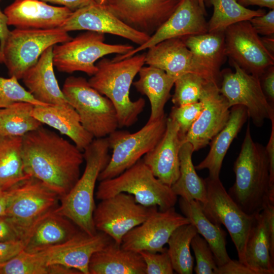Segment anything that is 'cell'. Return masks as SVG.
I'll list each match as a JSON object with an SVG mask.
<instances>
[{"label": "cell", "instance_id": "8", "mask_svg": "<svg viewBox=\"0 0 274 274\" xmlns=\"http://www.w3.org/2000/svg\"><path fill=\"white\" fill-rule=\"evenodd\" d=\"M105 34L87 31L53 47V62L57 70L71 74L82 72L89 76L97 71L95 61L110 54H125L134 48L127 44L105 43Z\"/></svg>", "mask_w": 274, "mask_h": 274}, {"label": "cell", "instance_id": "21", "mask_svg": "<svg viewBox=\"0 0 274 274\" xmlns=\"http://www.w3.org/2000/svg\"><path fill=\"white\" fill-rule=\"evenodd\" d=\"M59 28L67 32L84 30L110 33L126 39L139 46L146 43L150 37L129 27L104 5L96 3L73 12Z\"/></svg>", "mask_w": 274, "mask_h": 274}, {"label": "cell", "instance_id": "6", "mask_svg": "<svg viewBox=\"0 0 274 274\" xmlns=\"http://www.w3.org/2000/svg\"><path fill=\"white\" fill-rule=\"evenodd\" d=\"M62 91L79 115L83 127L94 138L107 137L119 128L113 103L93 88L85 78L67 77Z\"/></svg>", "mask_w": 274, "mask_h": 274}, {"label": "cell", "instance_id": "29", "mask_svg": "<svg viewBox=\"0 0 274 274\" xmlns=\"http://www.w3.org/2000/svg\"><path fill=\"white\" fill-rule=\"evenodd\" d=\"M245 264L258 274L274 273V245L263 211L255 215L246 244Z\"/></svg>", "mask_w": 274, "mask_h": 274}, {"label": "cell", "instance_id": "15", "mask_svg": "<svg viewBox=\"0 0 274 274\" xmlns=\"http://www.w3.org/2000/svg\"><path fill=\"white\" fill-rule=\"evenodd\" d=\"M190 223L174 207L164 211L155 210L141 224L129 231L123 237L121 247L137 252L147 251L162 252L173 232L179 226Z\"/></svg>", "mask_w": 274, "mask_h": 274}, {"label": "cell", "instance_id": "32", "mask_svg": "<svg viewBox=\"0 0 274 274\" xmlns=\"http://www.w3.org/2000/svg\"><path fill=\"white\" fill-rule=\"evenodd\" d=\"M181 38L198 62L221 78L220 68L226 57L224 32H207Z\"/></svg>", "mask_w": 274, "mask_h": 274}, {"label": "cell", "instance_id": "35", "mask_svg": "<svg viewBox=\"0 0 274 274\" xmlns=\"http://www.w3.org/2000/svg\"><path fill=\"white\" fill-rule=\"evenodd\" d=\"M204 4L213 7L212 16L208 22V32H224L229 26L237 22L250 20L264 14L265 11L253 10L241 5L236 0H204Z\"/></svg>", "mask_w": 274, "mask_h": 274}, {"label": "cell", "instance_id": "22", "mask_svg": "<svg viewBox=\"0 0 274 274\" xmlns=\"http://www.w3.org/2000/svg\"><path fill=\"white\" fill-rule=\"evenodd\" d=\"M4 12L8 25L20 29H48L60 27L73 11L40 0H15Z\"/></svg>", "mask_w": 274, "mask_h": 274}, {"label": "cell", "instance_id": "38", "mask_svg": "<svg viewBox=\"0 0 274 274\" xmlns=\"http://www.w3.org/2000/svg\"><path fill=\"white\" fill-rule=\"evenodd\" d=\"M202 77L192 73L185 74L175 81L172 101L175 106L199 101L207 82Z\"/></svg>", "mask_w": 274, "mask_h": 274}, {"label": "cell", "instance_id": "10", "mask_svg": "<svg viewBox=\"0 0 274 274\" xmlns=\"http://www.w3.org/2000/svg\"><path fill=\"white\" fill-rule=\"evenodd\" d=\"M206 201L201 204L206 216L214 223L223 225L236 248L238 260L245 264L246 242L254 216L244 212L225 189L219 179H204Z\"/></svg>", "mask_w": 274, "mask_h": 274}, {"label": "cell", "instance_id": "57", "mask_svg": "<svg viewBox=\"0 0 274 274\" xmlns=\"http://www.w3.org/2000/svg\"><path fill=\"white\" fill-rule=\"evenodd\" d=\"M236 1H237V2H239V1H240L241 0H236Z\"/></svg>", "mask_w": 274, "mask_h": 274}, {"label": "cell", "instance_id": "50", "mask_svg": "<svg viewBox=\"0 0 274 274\" xmlns=\"http://www.w3.org/2000/svg\"><path fill=\"white\" fill-rule=\"evenodd\" d=\"M44 2H49L58 4L66 7L73 12L96 3L94 0H40Z\"/></svg>", "mask_w": 274, "mask_h": 274}, {"label": "cell", "instance_id": "44", "mask_svg": "<svg viewBox=\"0 0 274 274\" xmlns=\"http://www.w3.org/2000/svg\"><path fill=\"white\" fill-rule=\"evenodd\" d=\"M252 27L258 35L264 36L274 33V9L267 13L255 16L250 20Z\"/></svg>", "mask_w": 274, "mask_h": 274}, {"label": "cell", "instance_id": "37", "mask_svg": "<svg viewBox=\"0 0 274 274\" xmlns=\"http://www.w3.org/2000/svg\"><path fill=\"white\" fill-rule=\"evenodd\" d=\"M35 106L18 102L0 109V134L23 136L42 126L43 124L31 115Z\"/></svg>", "mask_w": 274, "mask_h": 274}, {"label": "cell", "instance_id": "23", "mask_svg": "<svg viewBox=\"0 0 274 274\" xmlns=\"http://www.w3.org/2000/svg\"><path fill=\"white\" fill-rule=\"evenodd\" d=\"M182 144L178 124L167 117L162 138L142 159L157 179L170 187L180 175L179 151Z\"/></svg>", "mask_w": 274, "mask_h": 274}, {"label": "cell", "instance_id": "1", "mask_svg": "<svg viewBox=\"0 0 274 274\" xmlns=\"http://www.w3.org/2000/svg\"><path fill=\"white\" fill-rule=\"evenodd\" d=\"M22 155L27 175L45 184L60 196L66 195L80 177L82 151L43 126L22 136Z\"/></svg>", "mask_w": 274, "mask_h": 274}, {"label": "cell", "instance_id": "13", "mask_svg": "<svg viewBox=\"0 0 274 274\" xmlns=\"http://www.w3.org/2000/svg\"><path fill=\"white\" fill-rule=\"evenodd\" d=\"M233 73L226 70L221 73L220 93L226 99L230 108L243 105L248 116L257 127L262 126L266 119L274 118V107L268 102L262 89L259 77L248 73L235 62Z\"/></svg>", "mask_w": 274, "mask_h": 274}, {"label": "cell", "instance_id": "5", "mask_svg": "<svg viewBox=\"0 0 274 274\" xmlns=\"http://www.w3.org/2000/svg\"><path fill=\"white\" fill-rule=\"evenodd\" d=\"M99 182L95 196L100 200L126 192L132 195L138 203L157 206L160 211L174 207L177 201L171 187L157 179L142 159L119 175Z\"/></svg>", "mask_w": 274, "mask_h": 274}, {"label": "cell", "instance_id": "51", "mask_svg": "<svg viewBox=\"0 0 274 274\" xmlns=\"http://www.w3.org/2000/svg\"><path fill=\"white\" fill-rule=\"evenodd\" d=\"M6 15L0 9V63H3V52L11 30L8 28Z\"/></svg>", "mask_w": 274, "mask_h": 274}, {"label": "cell", "instance_id": "56", "mask_svg": "<svg viewBox=\"0 0 274 274\" xmlns=\"http://www.w3.org/2000/svg\"><path fill=\"white\" fill-rule=\"evenodd\" d=\"M95 2L100 5H104L106 2V0H94Z\"/></svg>", "mask_w": 274, "mask_h": 274}, {"label": "cell", "instance_id": "33", "mask_svg": "<svg viewBox=\"0 0 274 274\" xmlns=\"http://www.w3.org/2000/svg\"><path fill=\"white\" fill-rule=\"evenodd\" d=\"M22 136L0 134V189L7 191L29 177L22 155Z\"/></svg>", "mask_w": 274, "mask_h": 274}, {"label": "cell", "instance_id": "46", "mask_svg": "<svg viewBox=\"0 0 274 274\" xmlns=\"http://www.w3.org/2000/svg\"><path fill=\"white\" fill-rule=\"evenodd\" d=\"M23 239L0 242V264L12 259L24 250Z\"/></svg>", "mask_w": 274, "mask_h": 274}, {"label": "cell", "instance_id": "17", "mask_svg": "<svg viewBox=\"0 0 274 274\" xmlns=\"http://www.w3.org/2000/svg\"><path fill=\"white\" fill-rule=\"evenodd\" d=\"M113 239L104 232L90 235L80 230L68 241L33 253L43 264H61L89 274L88 266L92 255L111 244Z\"/></svg>", "mask_w": 274, "mask_h": 274}, {"label": "cell", "instance_id": "36", "mask_svg": "<svg viewBox=\"0 0 274 274\" xmlns=\"http://www.w3.org/2000/svg\"><path fill=\"white\" fill-rule=\"evenodd\" d=\"M195 227L191 223L177 227L171 234L167 249L172 267L179 274H192L194 262L191 254V242L197 234Z\"/></svg>", "mask_w": 274, "mask_h": 274}, {"label": "cell", "instance_id": "4", "mask_svg": "<svg viewBox=\"0 0 274 274\" xmlns=\"http://www.w3.org/2000/svg\"><path fill=\"white\" fill-rule=\"evenodd\" d=\"M109 149L106 137L94 139L83 150L84 171L70 191L60 198L57 208L80 230L90 235L97 232L93 221L94 190L99 174L109 162Z\"/></svg>", "mask_w": 274, "mask_h": 274}, {"label": "cell", "instance_id": "28", "mask_svg": "<svg viewBox=\"0 0 274 274\" xmlns=\"http://www.w3.org/2000/svg\"><path fill=\"white\" fill-rule=\"evenodd\" d=\"M230 108L227 123L209 144L210 149L208 154L195 166L196 170L208 169L209 176L213 179H219L225 156L248 117L245 106L235 105Z\"/></svg>", "mask_w": 274, "mask_h": 274}, {"label": "cell", "instance_id": "19", "mask_svg": "<svg viewBox=\"0 0 274 274\" xmlns=\"http://www.w3.org/2000/svg\"><path fill=\"white\" fill-rule=\"evenodd\" d=\"M148 49L145 64L160 68L176 79L192 73L219 85L221 78L198 61L181 38L164 40Z\"/></svg>", "mask_w": 274, "mask_h": 274}, {"label": "cell", "instance_id": "26", "mask_svg": "<svg viewBox=\"0 0 274 274\" xmlns=\"http://www.w3.org/2000/svg\"><path fill=\"white\" fill-rule=\"evenodd\" d=\"M32 116L41 122L68 137L82 151L94 139L82 126L75 109L68 103L64 105L35 106Z\"/></svg>", "mask_w": 274, "mask_h": 274}, {"label": "cell", "instance_id": "39", "mask_svg": "<svg viewBox=\"0 0 274 274\" xmlns=\"http://www.w3.org/2000/svg\"><path fill=\"white\" fill-rule=\"evenodd\" d=\"M0 274H49V265L42 263L35 253L23 250L0 264Z\"/></svg>", "mask_w": 274, "mask_h": 274}, {"label": "cell", "instance_id": "31", "mask_svg": "<svg viewBox=\"0 0 274 274\" xmlns=\"http://www.w3.org/2000/svg\"><path fill=\"white\" fill-rule=\"evenodd\" d=\"M180 209L185 217L196 228L197 233L207 241L218 266L230 259L226 245V233L221 225L213 223L203 213L201 204L195 200H179Z\"/></svg>", "mask_w": 274, "mask_h": 274}, {"label": "cell", "instance_id": "47", "mask_svg": "<svg viewBox=\"0 0 274 274\" xmlns=\"http://www.w3.org/2000/svg\"><path fill=\"white\" fill-rule=\"evenodd\" d=\"M263 92L269 104L274 107V67H269L259 77Z\"/></svg>", "mask_w": 274, "mask_h": 274}, {"label": "cell", "instance_id": "2", "mask_svg": "<svg viewBox=\"0 0 274 274\" xmlns=\"http://www.w3.org/2000/svg\"><path fill=\"white\" fill-rule=\"evenodd\" d=\"M233 171L235 182L228 193L244 212L254 216L274 202L265 147L253 141L249 123Z\"/></svg>", "mask_w": 274, "mask_h": 274}, {"label": "cell", "instance_id": "27", "mask_svg": "<svg viewBox=\"0 0 274 274\" xmlns=\"http://www.w3.org/2000/svg\"><path fill=\"white\" fill-rule=\"evenodd\" d=\"M88 270L89 274H146V264L139 252L113 241L92 255Z\"/></svg>", "mask_w": 274, "mask_h": 274}, {"label": "cell", "instance_id": "25", "mask_svg": "<svg viewBox=\"0 0 274 274\" xmlns=\"http://www.w3.org/2000/svg\"><path fill=\"white\" fill-rule=\"evenodd\" d=\"M53 47L44 51L37 62L26 71L21 79L38 101L45 105L68 104L54 74Z\"/></svg>", "mask_w": 274, "mask_h": 274}, {"label": "cell", "instance_id": "12", "mask_svg": "<svg viewBox=\"0 0 274 274\" xmlns=\"http://www.w3.org/2000/svg\"><path fill=\"white\" fill-rule=\"evenodd\" d=\"M157 209L141 204L132 195L121 192L100 200L93 211V224L97 231L105 233L121 245L123 236Z\"/></svg>", "mask_w": 274, "mask_h": 274}, {"label": "cell", "instance_id": "42", "mask_svg": "<svg viewBox=\"0 0 274 274\" xmlns=\"http://www.w3.org/2000/svg\"><path fill=\"white\" fill-rule=\"evenodd\" d=\"M203 109L200 101L179 106H173L168 116L178 124L179 134L183 141L193 124L200 115Z\"/></svg>", "mask_w": 274, "mask_h": 274}, {"label": "cell", "instance_id": "55", "mask_svg": "<svg viewBox=\"0 0 274 274\" xmlns=\"http://www.w3.org/2000/svg\"><path fill=\"white\" fill-rule=\"evenodd\" d=\"M199 2V4L201 8L206 12V8H205V4L204 2V0H198Z\"/></svg>", "mask_w": 274, "mask_h": 274}, {"label": "cell", "instance_id": "16", "mask_svg": "<svg viewBox=\"0 0 274 274\" xmlns=\"http://www.w3.org/2000/svg\"><path fill=\"white\" fill-rule=\"evenodd\" d=\"M181 0H106L104 6L129 27L152 36L170 16Z\"/></svg>", "mask_w": 274, "mask_h": 274}, {"label": "cell", "instance_id": "14", "mask_svg": "<svg viewBox=\"0 0 274 274\" xmlns=\"http://www.w3.org/2000/svg\"><path fill=\"white\" fill-rule=\"evenodd\" d=\"M226 56L249 74L260 77L274 64V55L264 47L249 20L234 23L224 31Z\"/></svg>", "mask_w": 274, "mask_h": 274}, {"label": "cell", "instance_id": "20", "mask_svg": "<svg viewBox=\"0 0 274 274\" xmlns=\"http://www.w3.org/2000/svg\"><path fill=\"white\" fill-rule=\"evenodd\" d=\"M206 15L198 0H181L174 13L146 43L114 58L120 60L130 57L167 39L206 33L208 32Z\"/></svg>", "mask_w": 274, "mask_h": 274}, {"label": "cell", "instance_id": "18", "mask_svg": "<svg viewBox=\"0 0 274 274\" xmlns=\"http://www.w3.org/2000/svg\"><path fill=\"white\" fill-rule=\"evenodd\" d=\"M199 101L202 104V110L182 141V144H191L193 152L209 145L226 125L230 113L228 102L216 83H206Z\"/></svg>", "mask_w": 274, "mask_h": 274}, {"label": "cell", "instance_id": "24", "mask_svg": "<svg viewBox=\"0 0 274 274\" xmlns=\"http://www.w3.org/2000/svg\"><path fill=\"white\" fill-rule=\"evenodd\" d=\"M57 208L44 215L29 229L23 239L25 251L36 253L60 244L80 230Z\"/></svg>", "mask_w": 274, "mask_h": 274}, {"label": "cell", "instance_id": "40", "mask_svg": "<svg viewBox=\"0 0 274 274\" xmlns=\"http://www.w3.org/2000/svg\"><path fill=\"white\" fill-rule=\"evenodd\" d=\"M18 80L14 76L9 78L0 76V109L18 102L46 106L35 99L29 92L20 84Z\"/></svg>", "mask_w": 274, "mask_h": 274}, {"label": "cell", "instance_id": "43", "mask_svg": "<svg viewBox=\"0 0 274 274\" xmlns=\"http://www.w3.org/2000/svg\"><path fill=\"white\" fill-rule=\"evenodd\" d=\"M139 253L146 264V274L174 273L167 249L162 252L142 251Z\"/></svg>", "mask_w": 274, "mask_h": 274}, {"label": "cell", "instance_id": "9", "mask_svg": "<svg viewBox=\"0 0 274 274\" xmlns=\"http://www.w3.org/2000/svg\"><path fill=\"white\" fill-rule=\"evenodd\" d=\"M68 32L60 28L48 29H20L11 30L3 52V63L10 77L21 79L24 74L38 61L47 48L71 40Z\"/></svg>", "mask_w": 274, "mask_h": 274}, {"label": "cell", "instance_id": "3", "mask_svg": "<svg viewBox=\"0 0 274 274\" xmlns=\"http://www.w3.org/2000/svg\"><path fill=\"white\" fill-rule=\"evenodd\" d=\"M145 55L143 53L120 60L104 58L96 64L97 70L88 80L93 88L113 103L119 128L135 123L145 107L143 98L133 101L129 96L133 80L145 64Z\"/></svg>", "mask_w": 274, "mask_h": 274}, {"label": "cell", "instance_id": "52", "mask_svg": "<svg viewBox=\"0 0 274 274\" xmlns=\"http://www.w3.org/2000/svg\"><path fill=\"white\" fill-rule=\"evenodd\" d=\"M238 2L245 7L251 5L274 9V0H241Z\"/></svg>", "mask_w": 274, "mask_h": 274}, {"label": "cell", "instance_id": "49", "mask_svg": "<svg viewBox=\"0 0 274 274\" xmlns=\"http://www.w3.org/2000/svg\"><path fill=\"white\" fill-rule=\"evenodd\" d=\"M270 120L271 133L268 142L265 147L269 163L270 184L271 187L274 189V118Z\"/></svg>", "mask_w": 274, "mask_h": 274}, {"label": "cell", "instance_id": "48", "mask_svg": "<svg viewBox=\"0 0 274 274\" xmlns=\"http://www.w3.org/2000/svg\"><path fill=\"white\" fill-rule=\"evenodd\" d=\"M216 274H258L256 271L238 260L230 259L218 266Z\"/></svg>", "mask_w": 274, "mask_h": 274}, {"label": "cell", "instance_id": "41", "mask_svg": "<svg viewBox=\"0 0 274 274\" xmlns=\"http://www.w3.org/2000/svg\"><path fill=\"white\" fill-rule=\"evenodd\" d=\"M191 247L194 252L196 274H216L218 266L213 253L207 241L197 233L192 239Z\"/></svg>", "mask_w": 274, "mask_h": 274}, {"label": "cell", "instance_id": "30", "mask_svg": "<svg viewBox=\"0 0 274 274\" xmlns=\"http://www.w3.org/2000/svg\"><path fill=\"white\" fill-rule=\"evenodd\" d=\"M138 73L139 79L132 84L139 92L148 97L151 105L148 122L154 121L165 115L164 106L176 79L163 70L150 65L143 66Z\"/></svg>", "mask_w": 274, "mask_h": 274}, {"label": "cell", "instance_id": "54", "mask_svg": "<svg viewBox=\"0 0 274 274\" xmlns=\"http://www.w3.org/2000/svg\"><path fill=\"white\" fill-rule=\"evenodd\" d=\"M7 192L0 189V216L6 215Z\"/></svg>", "mask_w": 274, "mask_h": 274}, {"label": "cell", "instance_id": "7", "mask_svg": "<svg viewBox=\"0 0 274 274\" xmlns=\"http://www.w3.org/2000/svg\"><path fill=\"white\" fill-rule=\"evenodd\" d=\"M166 116L147 123L133 133L116 130L107 138L112 154L108 164L99 174V181L113 178L130 167L152 150L162 138Z\"/></svg>", "mask_w": 274, "mask_h": 274}, {"label": "cell", "instance_id": "53", "mask_svg": "<svg viewBox=\"0 0 274 274\" xmlns=\"http://www.w3.org/2000/svg\"><path fill=\"white\" fill-rule=\"evenodd\" d=\"M262 43L265 49L272 55L274 54L273 35L261 38Z\"/></svg>", "mask_w": 274, "mask_h": 274}, {"label": "cell", "instance_id": "45", "mask_svg": "<svg viewBox=\"0 0 274 274\" xmlns=\"http://www.w3.org/2000/svg\"><path fill=\"white\" fill-rule=\"evenodd\" d=\"M24 238L23 232L9 217L0 216V242Z\"/></svg>", "mask_w": 274, "mask_h": 274}, {"label": "cell", "instance_id": "11", "mask_svg": "<svg viewBox=\"0 0 274 274\" xmlns=\"http://www.w3.org/2000/svg\"><path fill=\"white\" fill-rule=\"evenodd\" d=\"M7 192L6 215L23 232L24 238L41 217L59 203L58 194L32 177L23 180Z\"/></svg>", "mask_w": 274, "mask_h": 274}, {"label": "cell", "instance_id": "34", "mask_svg": "<svg viewBox=\"0 0 274 274\" xmlns=\"http://www.w3.org/2000/svg\"><path fill=\"white\" fill-rule=\"evenodd\" d=\"M193 152L191 144L186 142L182 144L179 151L180 175L171 188L177 196L203 204L206 201V189L204 179L198 176L193 164Z\"/></svg>", "mask_w": 274, "mask_h": 274}]
</instances>
